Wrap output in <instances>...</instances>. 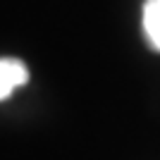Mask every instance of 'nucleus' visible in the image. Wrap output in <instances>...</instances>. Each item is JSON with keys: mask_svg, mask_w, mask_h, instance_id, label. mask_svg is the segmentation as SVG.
<instances>
[{"mask_svg": "<svg viewBox=\"0 0 160 160\" xmlns=\"http://www.w3.org/2000/svg\"><path fill=\"white\" fill-rule=\"evenodd\" d=\"M143 31H146L148 46L160 53V0L143 2Z\"/></svg>", "mask_w": 160, "mask_h": 160, "instance_id": "f03ea898", "label": "nucleus"}, {"mask_svg": "<svg viewBox=\"0 0 160 160\" xmlns=\"http://www.w3.org/2000/svg\"><path fill=\"white\" fill-rule=\"evenodd\" d=\"M29 81L27 65L17 58H0V100H7L14 88Z\"/></svg>", "mask_w": 160, "mask_h": 160, "instance_id": "f257e3e1", "label": "nucleus"}]
</instances>
